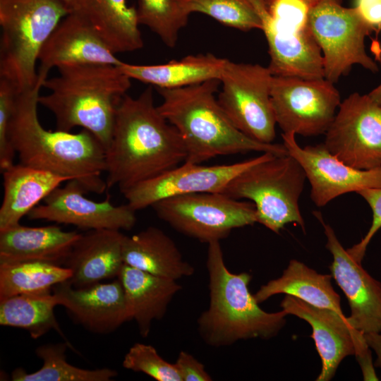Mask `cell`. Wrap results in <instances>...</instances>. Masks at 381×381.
<instances>
[{
  "label": "cell",
  "mask_w": 381,
  "mask_h": 381,
  "mask_svg": "<svg viewBox=\"0 0 381 381\" xmlns=\"http://www.w3.org/2000/svg\"><path fill=\"white\" fill-rule=\"evenodd\" d=\"M310 4H311L313 6L315 5L317 3L320 1L321 0H307Z\"/></svg>",
  "instance_id": "cell-43"
},
{
  "label": "cell",
  "mask_w": 381,
  "mask_h": 381,
  "mask_svg": "<svg viewBox=\"0 0 381 381\" xmlns=\"http://www.w3.org/2000/svg\"><path fill=\"white\" fill-rule=\"evenodd\" d=\"M182 381H211L204 365L190 353L181 351L174 363Z\"/></svg>",
  "instance_id": "cell-38"
},
{
  "label": "cell",
  "mask_w": 381,
  "mask_h": 381,
  "mask_svg": "<svg viewBox=\"0 0 381 381\" xmlns=\"http://www.w3.org/2000/svg\"><path fill=\"white\" fill-rule=\"evenodd\" d=\"M136 11L139 25L149 28L169 48L175 47L190 16L179 0H138Z\"/></svg>",
  "instance_id": "cell-32"
},
{
  "label": "cell",
  "mask_w": 381,
  "mask_h": 381,
  "mask_svg": "<svg viewBox=\"0 0 381 381\" xmlns=\"http://www.w3.org/2000/svg\"><path fill=\"white\" fill-rule=\"evenodd\" d=\"M43 83L17 94L8 138L19 163L76 180L87 192L103 193L107 188L102 176L106 170V150L90 132L71 133L45 129L37 107Z\"/></svg>",
  "instance_id": "cell-2"
},
{
  "label": "cell",
  "mask_w": 381,
  "mask_h": 381,
  "mask_svg": "<svg viewBox=\"0 0 381 381\" xmlns=\"http://www.w3.org/2000/svg\"><path fill=\"white\" fill-rule=\"evenodd\" d=\"M341 0H321L312 6L308 26L320 48L325 78L333 83L358 64L376 73L377 63L368 55L365 38L374 30L356 7L341 6Z\"/></svg>",
  "instance_id": "cell-8"
},
{
  "label": "cell",
  "mask_w": 381,
  "mask_h": 381,
  "mask_svg": "<svg viewBox=\"0 0 381 381\" xmlns=\"http://www.w3.org/2000/svg\"><path fill=\"white\" fill-rule=\"evenodd\" d=\"M71 274L66 266L47 262L0 263V300L51 290L69 280Z\"/></svg>",
  "instance_id": "cell-30"
},
{
  "label": "cell",
  "mask_w": 381,
  "mask_h": 381,
  "mask_svg": "<svg viewBox=\"0 0 381 381\" xmlns=\"http://www.w3.org/2000/svg\"><path fill=\"white\" fill-rule=\"evenodd\" d=\"M294 133H282L288 153L303 168L308 180L310 198L318 207L347 193L381 187V167L359 169L337 159L324 143L301 147Z\"/></svg>",
  "instance_id": "cell-14"
},
{
  "label": "cell",
  "mask_w": 381,
  "mask_h": 381,
  "mask_svg": "<svg viewBox=\"0 0 381 381\" xmlns=\"http://www.w3.org/2000/svg\"><path fill=\"white\" fill-rule=\"evenodd\" d=\"M56 306L57 298L51 290L0 300V325L26 329L35 339L51 329L64 336L54 314Z\"/></svg>",
  "instance_id": "cell-29"
},
{
  "label": "cell",
  "mask_w": 381,
  "mask_h": 381,
  "mask_svg": "<svg viewBox=\"0 0 381 381\" xmlns=\"http://www.w3.org/2000/svg\"><path fill=\"white\" fill-rule=\"evenodd\" d=\"M70 12L58 0H0V78L18 92L35 87L40 51Z\"/></svg>",
  "instance_id": "cell-6"
},
{
  "label": "cell",
  "mask_w": 381,
  "mask_h": 381,
  "mask_svg": "<svg viewBox=\"0 0 381 381\" xmlns=\"http://www.w3.org/2000/svg\"><path fill=\"white\" fill-rule=\"evenodd\" d=\"M226 61L212 54H200L159 65L123 62L119 68L131 79L155 85L156 88L173 89L219 80Z\"/></svg>",
  "instance_id": "cell-27"
},
{
  "label": "cell",
  "mask_w": 381,
  "mask_h": 381,
  "mask_svg": "<svg viewBox=\"0 0 381 381\" xmlns=\"http://www.w3.org/2000/svg\"><path fill=\"white\" fill-rule=\"evenodd\" d=\"M280 306L289 315L306 320L312 327L311 337L322 361L317 381L330 380L341 361L352 355L358 357L365 380H378L364 334L354 329L344 314L313 306L291 295L284 296Z\"/></svg>",
  "instance_id": "cell-12"
},
{
  "label": "cell",
  "mask_w": 381,
  "mask_h": 381,
  "mask_svg": "<svg viewBox=\"0 0 381 381\" xmlns=\"http://www.w3.org/2000/svg\"><path fill=\"white\" fill-rule=\"evenodd\" d=\"M306 175L289 154L266 152L260 162L234 177L221 193L234 199H248L255 205L257 223L279 233L289 223L306 231L299 198Z\"/></svg>",
  "instance_id": "cell-7"
},
{
  "label": "cell",
  "mask_w": 381,
  "mask_h": 381,
  "mask_svg": "<svg viewBox=\"0 0 381 381\" xmlns=\"http://www.w3.org/2000/svg\"><path fill=\"white\" fill-rule=\"evenodd\" d=\"M273 75L260 64L227 59L218 102L234 126L250 138L272 143L277 124L270 92Z\"/></svg>",
  "instance_id": "cell-10"
},
{
  "label": "cell",
  "mask_w": 381,
  "mask_h": 381,
  "mask_svg": "<svg viewBox=\"0 0 381 381\" xmlns=\"http://www.w3.org/2000/svg\"><path fill=\"white\" fill-rule=\"evenodd\" d=\"M87 191L76 180L58 187L27 215L32 220H46L80 229L130 230L136 222L135 211L128 204L114 205L110 195L102 201L87 198Z\"/></svg>",
  "instance_id": "cell-16"
},
{
  "label": "cell",
  "mask_w": 381,
  "mask_h": 381,
  "mask_svg": "<svg viewBox=\"0 0 381 381\" xmlns=\"http://www.w3.org/2000/svg\"><path fill=\"white\" fill-rule=\"evenodd\" d=\"M250 1L261 18L270 57L267 67L272 74L305 79L324 78L322 54L310 30H289L269 16L265 0Z\"/></svg>",
  "instance_id": "cell-20"
},
{
  "label": "cell",
  "mask_w": 381,
  "mask_h": 381,
  "mask_svg": "<svg viewBox=\"0 0 381 381\" xmlns=\"http://www.w3.org/2000/svg\"><path fill=\"white\" fill-rule=\"evenodd\" d=\"M125 235L119 230L94 229L81 234L64 265L70 269L68 280L83 288L116 277L124 265L122 254Z\"/></svg>",
  "instance_id": "cell-21"
},
{
  "label": "cell",
  "mask_w": 381,
  "mask_h": 381,
  "mask_svg": "<svg viewBox=\"0 0 381 381\" xmlns=\"http://www.w3.org/2000/svg\"><path fill=\"white\" fill-rule=\"evenodd\" d=\"M122 254L124 264L157 277L177 281L195 272L174 241L155 226L125 235Z\"/></svg>",
  "instance_id": "cell-25"
},
{
  "label": "cell",
  "mask_w": 381,
  "mask_h": 381,
  "mask_svg": "<svg viewBox=\"0 0 381 381\" xmlns=\"http://www.w3.org/2000/svg\"><path fill=\"white\" fill-rule=\"evenodd\" d=\"M80 15L71 11L59 23L39 54L37 78L44 83L50 70L74 64H108L123 62Z\"/></svg>",
  "instance_id": "cell-19"
},
{
  "label": "cell",
  "mask_w": 381,
  "mask_h": 381,
  "mask_svg": "<svg viewBox=\"0 0 381 381\" xmlns=\"http://www.w3.org/2000/svg\"><path fill=\"white\" fill-rule=\"evenodd\" d=\"M257 157L230 164L203 166L184 162L155 177L142 181L122 193L135 212L163 199L181 195L222 193L238 174L263 159Z\"/></svg>",
  "instance_id": "cell-15"
},
{
  "label": "cell",
  "mask_w": 381,
  "mask_h": 381,
  "mask_svg": "<svg viewBox=\"0 0 381 381\" xmlns=\"http://www.w3.org/2000/svg\"><path fill=\"white\" fill-rule=\"evenodd\" d=\"M356 193L366 201L373 212L372 223L365 236L359 243L346 249L354 260L361 263L370 241L381 228V187L363 189Z\"/></svg>",
  "instance_id": "cell-37"
},
{
  "label": "cell",
  "mask_w": 381,
  "mask_h": 381,
  "mask_svg": "<svg viewBox=\"0 0 381 381\" xmlns=\"http://www.w3.org/2000/svg\"><path fill=\"white\" fill-rule=\"evenodd\" d=\"M314 214L324 227L326 248L333 257L329 267L332 277L349 301L351 315L347 320L354 329L363 334L381 332V283L344 248L334 229L325 223L321 214Z\"/></svg>",
  "instance_id": "cell-17"
},
{
  "label": "cell",
  "mask_w": 381,
  "mask_h": 381,
  "mask_svg": "<svg viewBox=\"0 0 381 381\" xmlns=\"http://www.w3.org/2000/svg\"><path fill=\"white\" fill-rule=\"evenodd\" d=\"M368 95L375 103L381 106V83Z\"/></svg>",
  "instance_id": "cell-41"
},
{
  "label": "cell",
  "mask_w": 381,
  "mask_h": 381,
  "mask_svg": "<svg viewBox=\"0 0 381 381\" xmlns=\"http://www.w3.org/2000/svg\"><path fill=\"white\" fill-rule=\"evenodd\" d=\"M364 338L366 344L374 350L377 358L375 365L381 368V334L380 332H370L364 334Z\"/></svg>",
  "instance_id": "cell-40"
},
{
  "label": "cell",
  "mask_w": 381,
  "mask_h": 381,
  "mask_svg": "<svg viewBox=\"0 0 381 381\" xmlns=\"http://www.w3.org/2000/svg\"><path fill=\"white\" fill-rule=\"evenodd\" d=\"M67 344H45L35 349L42 361L37 371L28 373L23 368L15 369L13 381H110L118 372L109 368L84 369L70 364L66 360Z\"/></svg>",
  "instance_id": "cell-31"
},
{
  "label": "cell",
  "mask_w": 381,
  "mask_h": 381,
  "mask_svg": "<svg viewBox=\"0 0 381 381\" xmlns=\"http://www.w3.org/2000/svg\"><path fill=\"white\" fill-rule=\"evenodd\" d=\"M57 68L59 75L44 81L42 87L50 92L40 95L39 104L54 115L56 130L71 132L82 127L107 150L117 107L131 79L113 65L74 64Z\"/></svg>",
  "instance_id": "cell-4"
},
{
  "label": "cell",
  "mask_w": 381,
  "mask_h": 381,
  "mask_svg": "<svg viewBox=\"0 0 381 381\" xmlns=\"http://www.w3.org/2000/svg\"><path fill=\"white\" fill-rule=\"evenodd\" d=\"M151 207L178 232L207 244L226 238L234 229L257 223L253 202H241L221 193L176 195Z\"/></svg>",
  "instance_id": "cell-9"
},
{
  "label": "cell",
  "mask_w": 381,
  "mask_h": 381,
  "mask_svg": "<svg viewBox=\"0 0 381 381\" xmlns=\"http://www.w3.org/2000/svg\"><path fill=\"white\" fill-rule=\"evenodd\" d=\"M220 84L215 79L178 88H157L163 99L157 108L184 143V162L200 164L217 156L252 151L289 154L284 144L258 142L234 126L215 97Z\"/></svg>",
  "instance_id": "cell-3"
},
{
  "label": "cell",
  "mask_w": 381,
  "mask_h": 381,
  "mask_svg": "<svg viewBox=\"0 0 381 381\" xmlns=\"http://www.w3.org/2000/svg\"><path fill=\"white\" fill-rule=\"evenodd\" d=\"M71 11L87 22L114 54L143 46L136 8L127 0H75Z\"/></svg>",
  "instance_id": "cell-24"
},
{
  "label": "cell",
  "mask_w": 381,
  "mask_h": 381,
  "mask_svg": "<svg viewBox=\"0 0 381 381\" xmlns=\"http://www.w3.org/2000/svg\"><path fill=\"white\" fill-rule=\"evenodd\" d=\"M123 287L130 319L147 337L154 320H161L181 289L177 281L157 277L124 264L118 277Z\"/></svg>",
  "instance_id": "cell-26"
},
{
  "label": "cell",
  "mask_w": 381,
  "mask_h": 381,
  "mask_svg": "<svg viewBox=\"0 0 381 381\" xmlns=\"http://www.w3.org/2000/svg\"><path fill=\"white\" fill-rule=\"evenodd\" d=\"M355 7L377 35L381 31V0H356Z\"/></svg>",
  "instance_id": "cell-39"
},
{
  "label": "cell",
  "mask_w": 381,
  "mask_h": 381,
  "mask_svg": "<svg viewBox=\"0 0 381 381\" xmlns=\"http://www.w3.org/2000/svg\"><path fill=\"white\" fill-rule=\"evenodd\" d=\"M325 134L326 148L359 169L381 167V106L368 95L353 92L341 102Z\"/></svg>",
  "instance_id": "cell-13"
},
{
  "label": "cell",
  "mask_w": 381,
  "mask_h": 381,
  "mask_svg": "<svg viewBox=\"0 0 381 381\" xmlns=\"http://www.w3.org/2000/svg\"><path fill=\"white\" fill-rule=\"evenodd\" d=\"M270 97L283 133L306 137L325 134L341 103L339 92L325 78L273 75Z\"/></svg>",
  "instance_id": "cell-11"
},
{
  "label": "cell",
  "mask_w": 381,
  "mask_h": 381,
  "mask_svg": "<svg viewBox=\"0 0 381 381\" xmlns=\"http://www.w3.org/2000/svg\"><path fill=\"white\" fill-rule=\"evenodd\" d=\"M122 365L125 369L143 373L157 381H182L175 364L162 358L150 344H134L125 354Z\"/></svg>",
  "instance_id": "cell-34"
},
{
  "label": "cell",
  "mask_w": 381,
  "mask_h": 381,
  "mask_svg": "<svg viewBox=\"0 0 381 381\" xmlns=\"http://www.w3.org/2000/svg\"><path fill=\"white\" fill-rule=\"evenodd\" d=\"M53 288L59 306L64 307L73 320L92 333L109 334L131 320L119 278L83 288H75L68 280Z\"/></svg>",
  "instance_id": "cell-18"
},
{
  "label": "cell",
  "mask_w": 381,
  "mask_h": 381,
  "mask_svg": "<svg viewBox=\"0 0 381 381\" xmlns=\"http://www.w3.org/2000/svg\"><path fill=\"white\" fill-rule=\"evenodd\" d=\"M313 6L307 0H265V9L276 23L298 32L310 31L308 19Z\"/></svg>",
  "instance_id": "cell-35"
},
{
  "label": "cell",
  "mask_w": 381,
  "mask_h": 381,
  "mask_svg": "<svg viewBox=\"0 0 381 381\" xmlns=\"http://www.w3.org/2000/svg\"><path fill=\"white\" fill-rule=\"evenodd\" d=\"M16 87L0 78V169L3 171L14 164L16 155L8 138V129L18 94Z\"/></svg>",
  "instance_id": "cell-36"
},
{
  "label": "cell",
  "mask_w": 381,
  "mask_h": 381,
  "mask_svg": "<svg viewBox=\"0 0 381 381\" xmlns=\"http://www.w3.org/2000/svg\"><path fill=\"white\" fill-rule=\"evenodd\" d=\"M4 196L0 231L16 226L22 218L61 183L72 180L50 171L13 164L2 172Z\"/></svg>",
  "instance_id": "cell-23"
},
{
  "label": "cell",
  "mask_w": 381,
  "mask_h": 381,
  "mask_svg": "<svg viewBox=\"0 0 381 381\" xmlns=\"http://www.w3.org/2000/svg\"><path fill=\"white\" fill-rule=\"evenodd\" d=\"M331 279L332 275L319 274L303 262L291 260L282 275L262 286L254 297L260 303L274 295L284 294L343 314L340 296L334 290Z\"/></svg>",
  "instance_id": "cell-28"
},
{
  "label": "cell",
  "mask_w": 381,
  "mask_h": 381,
  "mask_svg": "<svg viewBox=\"0 0 381 381\" xmlns=\"http://www.w3.org/2000/svg\"><path fill=\"white\" fill-rule=\"evenodd\" d=\"M206 267L210 303L197 320L201 339L208 346L224 347L240 340L276 336L286 323V311L268 313L248 288L251 275L234 274L225 264L219 241L208 243Z\"/></svg>",
  "instance_id": "cell-5"
},
{
  "label": "cell",
  "mask_w": 381,
  "mask_h": 381,
  "mask_svg": "<svg viewBox=\"0 0 381 381\" xmlns=\"http://www.w3.org/2000/svg\"><path fill=\"white\" fill-rule=\"evenodd\" d=\"M186 156L179 133L155 106L151 87L136 98L123 96L105 154L108 188L123 193L178 167Z\"/></svg>",
  "instance_id": "cell-1"
},
{
  "label": "cell",
  "mask_w": 381,
  "mask_h": 381,
  "mask_svg": "<svg viewBox=\"0 0 381 381\" xmlns=\"http://www.w3.org/2000/svg\"><path fill=\"white\" fill-rule=\"evenodd\" d=\"M63 3H64L71 10V7L73 6L75 0H58Z\"/></svg>",
  "instance_id": "cell-42"
},
{
  "label": "cell",
  "mask_w": 381,
  "mask_h": 381,
  "mask_svg": "<svg viewBox=\"0 0 381 381\" xmlns=\"http://www.w3.org/2000/svg\"><path fill=\"white\" fill-rule=\"evenodd\" d=\"M80 236L56 225L19 224L0 231V263L41 261L62 265Z\"/></svg>",
  "instance_id": "cell-22"
},
{
  "label": "cell",
  "mask_w": 381,
  "mask_h": 381,
  "mask_svg": "<svg viewBox=\"0 0 381 381\" xmlns=\"http://www.w3.org/2000/svg\"><path fill=\"white\" fill-rule=\"evenodd\" d=\"M190 15L198 12L242 31L262 30L261 18L250 0H179Z\"/></svg>",
  "instance_id": "cell-33"
}]
</instances>
